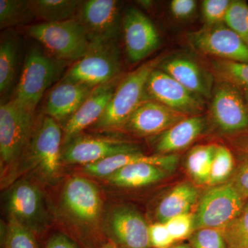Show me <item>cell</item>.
I'll return each instance as SVG.
<instances>
[{
  "label": "cell",
  "mask_w": 248,
  "mask_h": 248,
  "mask_svg": "<svg viewBox=\"0 0 248 248\" xmlns=\"http://www.w3.org/2000/svg\"><path fill=\"white\" fill-rule=\"evenodd\" d=\"M70 63L54 58L40 44L31 46L26 53L13 99L35 112L47 90L63 78L62 75Z\"/></svg>",
  "instance_id": "cell-1"
},
{
  "label": "cell",
  "mask_w": 248,
  "mask_h": 248,
  "mask_svg": "<svg viewBox=\"0 0 248 248\" xmlns=\"http://www.w3.org/2000/svg\"><path fill=\"white\" fill-rule=\"evenodd\" d=\"M164 58V56L156 57L121 78L105 112L93 125V130L100 132L120 130L139 106L147 100V81L152 72Z\"/></svg>",
  "instance_id": "cell-2"
},
{
  "label": "cell",
  "mask_w": 248,
  "mask_h": 248,
  "mask_svg": "<svg viewBox=\"0 0 248 248\" xmlns=\"http://www.w3.org/2000/svg\"><path fill=\"white\" fill-rule=\"evenodd\" d=\"M15 99L0 107V157L1 175L14 170L20 162L35 128L37 117Z\"/></svg>",
  "instance_id": "cell-3"
},
{
  "label": "cell",
  "mask_w": 248,
  "mask_h": 248,
  "mask_svg": "<svg viewBox=\"0 0 248 248\" xmlns=\"http://www.w3.org/2000/svg\"><path fill=\"white\" fill-rule=\"evenodd\" d=\"M62 143L63 131L60 124L42 114L37 117L35 128L22 159L42 179L53 182L61 174Z\"/></svg>",
  "instance_id": "cell-4"
},
{
  "label": "cell",
  "mask_w": 248,
  "mask_h": 248,
  "mask_svg": "<svg viewBox=\"0 0 248 248\" xmlns=\"http://www.w3.org/2000/svg\"><path fill=\"white\" fill-rule=\"evenodd\" d=\"M25 31L54 58L70 63L82 58L91 44L84 27L76 19L38 23L29 26Z\"/></svg>",
  "instance_id": "cell-5"
},
{
  "label": "cell",
  "mask_w": 248,
  "mask_h": 248,
  "mask_svg": "<svg viewBox=\"0 0 248 248\" xmlns=\"http://www.w3.org/2000/svg\"><path fill=\"white\" fill-rule=\"evenodd\" d=\"M121 53L117 41L91 42L89 50L68 68L63 79L95 88L120 76Z\"/></svg>",
  "instance_id": "cell-6"
},
{
  "label": "cell",
  "mask_w": 248,
  "mask_h": 248,
  "mask_svg": "<svg viewBox=\"0 0 248 248\" xmlns=\"http://www.w3.org/2000/svg\"><path fill=\"white\" fill-rule=\"evenodd\" d=\"M245 204L244 199L231 181L213 186L199 202L195 215V231L201 228L223 229L241 213Z\"/></svg>",
  "instance_id": "cell-7"
},
{
  "label": "cell",
  "mask_w": 248,
  "mask_h": 248,
  "mask_svg": "<svg viewBox=\"0 0 248 248\" xmlns=\"http://www.w3.org/2000/svg\"><path fill=\"white\" fill-rule=\"evenodd\" d=\"M62 205L67 216L77 226L97 228L102 215L103 201L95 184L85 177L67 181L62 195Z\"/></svg>",
  "instance_id": "cell-8"
},
{
  "label": "cell",
  "mask_w": 248,
  "mask_h": 248,
  "mask_svg": "<svg viewBox=\"0 0 248 248\" xmlns=\"http://www.w3.org/2000/svg\"><path fill=\"white\" fill-rule=\"evenodd\" d=\"M211 99L212 120L221 133L236 134L248 130V104L237 86L220 80L214 87Z\"/></svg>",
  "instance_id": "cell-9"
},
{
  "label": "cell",
  "mask_w": 248,
  "mask_h": 248,
  "mask_svg": "<svg viewBox=\"0 0 248 248\" xmlns=\"http://www.w3.org/2000/svg\"><path fill=\"white\" fill-rule=\"evenodd\" d=\"M139 151L138 145L125 140L81 134L62 146V160L65 164L84 166L115 155Z\"/></svg>",
  "instance_id": "cell-10"
},
{
  "label": "cell",
  "mask_w": 248,
  "mask_h": 248,
  "mask_svg": "<svg viewBox=\"0 0 248 248\" xmlns=\"http://www.w3.org/2000/svg\"><path fill=\"white\" fill-rule=\"evenodd\" d=\"M187 37L192 46L201 53L220 60L248 63V46L224 23L205 25Z\"/></svg>",
  "instance_id": "cell-11"
},
{
  "label": "cell",
  "mask_w": 248,
  "mask_h": 248,
  "mask_svg": "<svg viewBox=\"0 0 248 248\" xmlns=\"http://www.w3.org/2000/svg\"><path fill=\"white\" fill-rule=\"evenodd\" d=\"M146 99L187 116L202 115L205 99L199 97L179 84L159 68H155L146 86Z\"/></svg>",
  "instance_id": "cell-12"
},
{
  "label": "cell",
  "mask_w": 248,
  "mask_h": 248,
  "mask_svg": "<svg viewBox=\"0 0 248 248\" xmlns=\"http://www.w3.org/2000/svg\"><path fill=\"white\" fill-rule=\"evenodd\" d=\"M122 17L120 1L87 0L82 1L74 19L84 27L93 42L118 40Z\"/></svg>",
  "instance_id": "cell-13"
},
{
  "label": "cell",
  "mask_w": 248,
  "mask_h": 248,
  "mask_svg": "<svg viewBox=\"0 0 248 248\" xmlns=\"http://www.w3.org/2000/svg\"><path fill=\"white\" fill-rule=\"evenodd\" d=\"M9 218L31 231H40L47 224V213L42 192L30 181H19L10 189L6 197Z\"/></svg>",
  "instance_id": "cell-14"
},
{
  "label": "cell",
  "mask_w": 248,
  "mask_h": 248,
  "mask_svg": "<svg viewBox=\"0 0 248 248\" xmlns=\"http://www.w3.org/2000/svg\"><path fill=\"white\" fill-rule=\"evenodd\" d=\"M124 45L127 57L133 63L148 58L161 44L159 32L146 15L130 7L122 17Z\"/></svg>",
  "instance_id": "cell-15"
},
{
  "label": "cell",
  "mask_w": 248,
  "mask_h": 248,
  "mask_svg": "<svg viewBox=\"0 0 248 248\" xmlns=\"http://www.w3.org/2000/svg\"><path fill=\"white\" fill-rule=\"evenodd\" d=\"M189 116L147 99L141 103L120 130L140 137L155 136L164 133Z\"/></svg>",
  "instance_id": "cell-16"
},
{
  "label": "cell",
  "mask_w": 248,
  "mask_h": 248,
  "mask_svg": "<svg viewBox=\"0 0 248 248\" xmlns=\"http://www.w3.org/2000/svg\"><path fill=\"white\" fill-rule=\"evenodd\" d=\"M122 78L118 77L94 88L79 110L64 124L62 146L81 135L85 129L91 128L99 120L105 112Z\"/></svg>",
  "instance_id": "cell-17"
},
{
  "label": "cell",
  "mask_w": 248,
  "mask_h": 248,
  "mask_svg": "<svg viewBox=\"0 0 248 248\" xmlns=\"http://www.w3.org/2000/svg\"><path fill=\"white\" fill-rule=\"evenodd\" d=\"M108 231L120 244L127 248H149V226L135 208L117 206L108 214L105 219Z\"/></svg>",
  "instance_id": "cell-18"
},
{
  "label": "cell",
  "mask_w": 248,
  "mask_h": 248,
  "mask_svg": "<svg viewBox=\"0 0 248 248\" xmlns=\"http://www.w3.org/2000/svg\"><path fill=\"white\" fill-rule=\"evenodd\" d=\"M93 89L88 85L62 78L49 91L42 114L58 123L65 122L66 124L79 110Z\"/></svg>",
  "instance_id": "cell-19"
},
{
  "label": "cell",
  "mask_w": 248,
  "mask_h": 248,
  "mask_svg": "<svg viewBox=\"0 0 248 248\" xmlns=\"http://www.w3.org/2000/svg\"><path fill=\"white\" fill-rule=\"evenodd\" d=\"M158 68L199 97L211 99L213 77L193 58L184 55H174L164 58Z\"/></svg>",
  "instance_id": "cell-20"
},
{
  "label": "cell",
  "mask_w": 248,
  "mask_h": 248,
  "mask_svg": "<svg viewBox=\"0 0 248 248\" xmlns=\"http://www.w3.org/2000/svg\"><path fill=\"white\" fill-rule=\"evenodd\" d=\"M137 163L154 165L170 173L177 167L179 156L176 154L146 155L140 151L124 153L83 166V171L91 177L104 179L124 166Z\"/></svg>",
  "instance_id": "cell-21"
},
{
  "label": "cell",
  "mask_w": 248,
  "mask_h": 248,
  "mask_svg": "<svg viewBox=\"0 0 248 248\" xmlns=\"http://www.w3.org/2000/svg\"><path fill=\"white\" fill-rule=\"evenodd\" d=\"M207 127L205 116H189L158 135L155 150L158 155H172L190 146Z\"/></svg>",
  "instance_id": "cell-22"
},
{
  "label": "cell",
  "mask_w": 248,
  "mask_h": 248,
  "mask_svg": "<svg viewBox=\"0 0 248 248\" xmlns=\"http://www.w3.org/2000/svg\"><path fill=\"white\" fill-rule=\"evenodd\" d=\"M21 58L19 37L12 29L1 34L0 40V95L1 103L17 86Z\"/></svg>",
  "instance_id": "cell-23"
},
{
  "label": "cell",
  "mask_w": 248,
  "mask_h": 248,
  "mask_svg": "<svg viewBox=\"0 0 248 248\" xmlns=\"http://www.w3.org/2000/svg\"><path fill=\"white\" fill-rule=\"evenodd\" d=\"M169 174L154 165L137 163L124 166L104 179L111 185L117 187L138 188L159 182Z\"/></svg>",
  "instance_id": "cell-24"
},
{
  "label": "cell",
  "mask_w": 248,
  "mask_h": 248,
  "mask_svg": "<svg viewBox=\"0 0 248 248\" xmlns=\"http://www.w3.org/2000/svg\"><path fill=\"white\" fill-rule=\"evenodd\" d=\"M199 191L189 182L181 183L170 191L156 208V217L160 223H166L173 218L190 213L197 202Z\"/></svg>",
  "instance_id": "cell-25"
},
{
  "label": "cell",
  "mask_w": 248,
  "mask_h": 248,
  "mask_svg": "<svg viewBox=\"0 0 248 248\" xmlns=\"http://www.w3.org/2000/svg\"><path fill=\"white\" fill-rule=\"evenodd\" d=\"M82 1L79 0H32L31 14L43 22H58L74 19Z\"/></svg>",
  "instance_id": "cell-26"
},
{
  "label": "cell",
  "mask_w": 248,
  "mask_h": 248,
  "mask_svg": "<svg viewBox=\"0 0 248 248\" xmlns=\"http://www.w3.org/2000/svg\"><path fill=\"white\" fill-rule=\"evenodd\" d=\"M217 145H199L192 148L187 155L186 168L196 184H208Z\"/></svg>",
  "instance_id": "cell-27"
},
{
  "label": "cell",
  "mask_w": 248,
  "mask_h": 248,
  "mask_svg": "<svg viewBox=\"0 0 248 248\" xmlns=\"http://www.w3.org/2000/svg\"><path fill=\"white\" fill-rule=\"evenodd\" d=\"M214 73L221 81L237 86L248 104V63L216 60L213 62Z\"/></svg>",
  "instance_id": "cell-28"
},
{
  "label": "cell",
  "mask_w": 248,
  "mask_h": 248,
  "mask_svg": "<svg viewBox=\"0 0 248 248\" xmlns=\"http://www.w3.org/2000/svg\"><path fill=\"white\" fill-rule=\"evenodd\" d=\"M34 18L31 14L29 1L0 0V28L2 29L25 24Z\"/></svg>",
  "instance_id": "cell-29"
},
{
  "label": "cell",
  "mask_w": 248,
  "mask_h": 248,
  "mask_svg": "<svg viewBox=\"0 0 248 248\" xmlns=\"http://www.w3.org/2000/svg\"><path fill=\"white\" fill-rule=\"evenodd\" d=\"M234 161L227 147L217 145L208 185L215 186L227 182L234 170Z\"/></svg>",
  "instance_id": "cell-30"
},
{
  "label": "cell",
  "mask_w": 248,
  "mask_h": 248,
  "mask_svg": "<svg viewBox=\"0 0 248 248\" xmlns=\"http://www.w3.org/2000/svg\"><path fill=\"white\" fill-rule=\"evenodd\" d=\"M221 231L230 248H248V202L241 213Z\"/></svg>",
  "instance_id": "cell-31"
},
{
  "label": "cell",
  "mask_w": 248,
  "mask_h": 248,
  "mask_svg": "<svg viewBox=\"0 0 248 248\" xmlns=\"http://www.w3.org/2000/svg\"><path fill=\"white\" fill-rule=\"evenodd\" d=\"M4 235L5 248H38L32 232L11 218Z\"/></svg>",
  "instance_id": "cell-32"
},
{
  "label": "cell",
  "mask_w": 248,
  "mask_h": 248,
  "mask_svg": "<svg viewBox=\"0 0 248 248\" xmlns=\"http://www.w3.org/2000/svg\"><path fill=\"white\" fill-rule=\"evenodd\" d=\"M224 24L248 46V4L246 1H232Z\"/></svg>",
  "instance_id": "cell-33"
},
{
  "label": "cell",
  "mask_w": 248,
  "mask_h": 248,
  "mask_svg": "<svg viewBox=\"0 0 248 248\" xmlns=\"http://www.w3.org/2000/svg\"><path fill=\"white\" fill-rule=\"evenodd\" d=\"M192 248H228V244L220 229L201 228L190 239Z\"/></svg>",
  "instance_id": "cell-34"
},
{
  "label": "cell",
  "mask_w": 248,
  "mask_h": 248,
  "mask_svg": "<svg viewBox=\"0 0 248 248\" xmlns=\"http://www.w3.org/2000/svg\"><path fill=\"white\" fill-rule=\"evenodd\" d=\"M231 2L229 0H204L202 11L206 25L223 24Z\"/></svg>",
  "instance_id": "cell-35"
},
{
  "label": "cell",
  "mask_w": 248,
  "mask_h": 248,
  "mask_svg": "<svg viewBox=\"0 0 248 248\" xmlns=\"http://www.w3.org/2000/svg\"><path fill=\"white\" fill-rule=\"evenodd\" d=\"M174 241L185 239L195 231V215L189 213L173 217L164 223Z\"/></svg>",
  "instance_id": "cell-36"
},
{
  "label": "cell",
  "mask_w": 248,
  "mask_h": 248,
  "mask_svg": "<svg viewBox=\"0 0 248 248\" xmlns=\"http://www.w3.org/2000/svg\"><path fill=\"white\" fill-rule=\"evenodd\" d=\"M149 240L155 248H169L174 242L166 225L160 222L149 226Z\"/></svg>",
  "instance_id": "cell-37"
},
{
  "label": "cell",
  "mask_w": 248,
  "mask_h": 248,
  "mask_svg": "<svg viewBox=\"0 0 248 248\" xmlns=\"http://www.w3.org/2000/svg\"><path fill=\"white\" fill-rule=\"evenodd\" d=\"M231 182L240 195L248 199V155H246L238 166Z\"/></svg>",
  "instance_id": "cell-38"
},
{
  "label": "cell",
  "mask_w": 248,
  "mask_h": 248,
  "mask_svg": "<svg viewBox=\"0 0 248 248\" xmlns=\"http://www.w3.org/2000/svg\"><path fill=\"white\" fill-rule=\"evenodd\" d=\"M197 6L195 0H172L170 4V10L174 17L186 19L193 16Z\"/></svg>",
  "instance_id": "cell-39"
},
{
  "label": "cell",
  "mask_w": 248,
  "mask_h": 248,
  "mask_svg": "<svg viewBox=\"0 0 248 248\" xmlns=\"http://www.w3.org/2000/svg\"><path fill=\"white\" fill-rule=\"evenodd\" d=\"M46 248H77L75 245L62 234H55L49 239Z\"/></svg>",
  "instance_id": "cell-40"
},
{
  "label": "cell",
  "mask_w": 248,
  "mask_h": 248,
  "mask_svg": "<svg viewBox=\"0 0 248 248\" xmlns=\"http://www.w3.org/2000/svg\"><path fill=\"white\" fill-rule=\"evenodd\" d=\"M240 146L246 153V155H248V137L242 139L240 141Z\"/></svg>",
  "instance_id": "cell-41"
},
{
  "label": "cell",
  "mask_w": 248,
  "mask_h": 248,
  "mask_svg": "<svg viewBox=\"0 0 248 248\" xmlns=\"http://www.w3.org/2000/svg\"><path fill=\"white\" fill-rule=\"evenodd\" d=\"M99 248H124L113 242H109Z\"/></svg>",
  "instance_id": "cell-42"
},
{
  "label": "cell",
  "mask_w": 248,
  "mask_h": 248,
  "mask_svg": "<svg viewBox=\"0 0 248 248\" xmlns=\"http://www.w3.org/2000/svg\"><path fill=\"white\" fill-rule=\"evenodd\" d=\"M169 248H191L188 245L186 244H180L177 245V246H172V247H170Z\"/></svg>",
  "instance_id": "cell-43"
}]
</instances>
